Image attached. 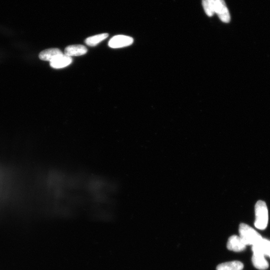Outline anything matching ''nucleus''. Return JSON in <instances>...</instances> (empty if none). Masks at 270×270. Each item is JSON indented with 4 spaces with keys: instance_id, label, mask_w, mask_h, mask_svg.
I'll return each mask as SVG.
<instances>
[{
    "instance_id": "1",
    "label": "nucleus",
    "mask_w": 270,
    "mask_h": 270,
    "mask_svg": "<svg viewBox=\"0 0 270 270\" xmlns=\"http://www.w3.org/2000/svg\"><path fill=\"white\" fill-rule=\"evenodd\" d=\"M239 237L246 246L255 245L263 239L256 230L244 223L241 224L239 226Z\"/></svg>"
},
{
    "instance_id": "2",
    "label": "nucleus",
    "mask_w": 270,
    "mask_h": 270,
    "mask_svg": "<svg viewBox=\"0 0 270 270\" xmlns=\"http://www.w3.org/2000/svg\"><path fill=\"white\" fill-rule=\"evenodd\" d=\"M255 226L259 230H265L268 223V210L266 204L263 201H259L255 206Z\"/></svg>"
},
{
    "instance_id": "3",
    "label": "nucleus",
    "mask_w": 270,
    "mask_h": 270,
    "mask_svg": "<svg viewBox=\"0 0 270 270\" xmlns=\"http://www.w3.org/2000/svg\"><path fill=\"white\" fill-rule=\"evenodd\" d=\"M134 42L133 38L125 35H117L111 38L109 42V46L112 48H121L131 45Z\"/></svg>"
},
{
    "instance_id": "4",
    "label": "nucleus",
    "mask_w": 270,
    "mask_h": 270,
    "mask_svg": "<svg viewBox=\"0 0 270 270\" xmlns=\"http://www.w3.org/2000/svg\"><path fill=\"white\" fill-rule=\"evenodd\" d=\"M215 13L222 22L229 23L230 21V13L224 0H216Z\"/></svg>"
},
{
    "instance_id": "5",
    "label": "nucleus",
    "mask_w": 270,
    "mask_h": 270,
    "mask_svg": "<svg viewBox=\"0 0 270 270\" xmlns=\"http://www.w3.org/2000/svg\"><path fill=\"white\" fill-rule=\"evenodd\" d=\"M254 254L264 257L270 256V241L262 239L259 242L252 246Z\"/></svg>"
},
{
    "instance_id": "6",
    "label": "nucleus",
    "mask_w": 270,
    "mask_h": 270,
    "mask_svg": "<svg viewBox=\"0 0 270 270\" xmlns=\"http://www.w3.org/2000/svg\"><path fill=\"white\" fill-rule=\"evenodd\" d=\"M227 246L229 250L236 252H242L246 248V245L240 237L236 235H233L229 238Z\"/></svg>"
},
{
    "instance_id": "7",
    "label": "nucleus",
    "mask_w": 270,
    "mask_h": 270,
    "mask_svg": "<svg viewBox=\"0 0 270 270\" xmlns=\"http://www.w3.org/2000/svg\"><path fill=\"white\" fill-rule=\"evenodd\" d=\"M72 62L71 57L63 54L51 61L50 64L54 69H62L70 65Z\"/></svg>"
},
{
    "instance_id": "8",
    "label": "nucleus",
    "mask_w": 270,
    "mask_h": 270,
    "mask_svg": "<svg viewBox=\"0 0 270 270\" xmlns=\"http://www.w3.org/2000/svg\"><path fill=\"white\" fill-rule=\"evenodd\" d=\"M87 51L86 47L83 45H71L66 48L65 54L70 57L72 56H80L86 54Z\"/></svg>"
},
{
    "instance_id": "9",
    "label": "nucleus",
    "mask_w": 270,
    "mask_h": 270,
    "mask_svg": "<svg viewBox=\"0 0 270 270\" xmlns=\"http://www.w3.org/2000/svg\"><path fill=\"white\" fill-rule=\"evenodd\" d=\"M63 54L62 52L57 48L47 49L41 52L39 54L41 60L51 62L58 56Z\"/></svg>"
},
{
    "instance_id": "10",
    "label": "nucleus",
    "mask_w": 270,
    "mask_h": 270,
    "mask_svg": "<svg viewBox=\"0 0 270 270\" xmlns=\"http://www.w3.org/2000/svg\"><path fill=\"white\" fill-rule=\"evenodd\" d=\"M244 265L239 261H232L219 265L217 270H242Z\"/></svg>"
},
{
    "instance_id": "11",
    "label": "nucleus",
    "mask_w": 270,
    "mask_h": 270,
    "mask_svg": "<svg viewBox=\"0 0 270 270\" xmlns=\"http://www.w3.org/2000/svg\"><path fill=\"white\" fill-rule=\"evenodd\" d=\"M252 262L254 267L259 270H265L269 267L268 262L265 257L262 255L253 254Z\"/></svg>"
},
{
    "instance_id": "12",
    "label": "nucleus",
    "mask_w": 270,
    "mask_h": 270,
    "mask_svg": "<svg viewBox=\"0 0 270 270\" xmlns=\"http://www.w3.org/2000/svg\"><path fill=\"white\" fill-rule=\"evenodd\" d=\"M216 0H202V4L205 13L212 17L215 13Z\"/></svg>"
},
{
    "instance_id": "13",
    "label": "nucleus",
    "mask_w": 270,
    "mask_h": 270,
    "mask_svg": "<svg viewBox=\"0 0 270 270\" xmlns=\"http://www.w3.org/2000/svg\"><path fill=\"white\" fill-rule=\"evenodd\" d=\"M109 34L107 33L98 34L87 38L85 40V43L88 46L91 47L95 46L107 38Z\"/></svg>"
},
{
    "instance_id": "14",
    "label": "nucleus",
    "mask_w": 270,
    "mask_h": 270,
    "mask_svg": "<svg viewBox=\"0 0 270 270\" xmlns=\"http://www.w3.org/2000/svg\"><path fill=\"white\" fill-rule=\"evenodd\" d=\"M269 257L270 258V256Z\"/></svg>"
}]
</instances>
